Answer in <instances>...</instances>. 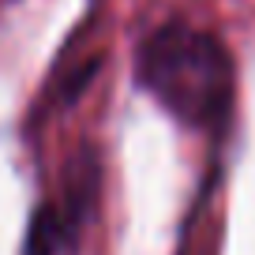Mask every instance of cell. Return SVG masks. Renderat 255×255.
<instances>
[{
    "label": "cell",
    "instance_id": "6da1fadb",
    "mask_svg": "<svg viewBox=\"0 0 255 255\" xmlns=\"http://www.w3.org/2000/svg\"><path fill=\"white\" fill-rule=\"evenodd\" d=\"M135 79L169 117L195 131H222L233 117V56L210 30L173 19L143 38Z\"/></svg>",
    "mask_w": 255,
    "mask_h": 255
},
{
    "label": "cell",
    "instance_id": "7a4b0ae2",
    "mask_svg": "<svg viewBox=\"0 0 255 255\" xmlns=\"http://www.w3.org/2000/svg\"><path fill=\"white\" fill-rule=\"evenodd\" d=\"M94 191H98V165L83 161L79 173L68 176L60 199L45 203L34 214L30 237H26V255H60L64 248H72L83 222H87V214H90Z\"/></svg>",
    "mask_w": 255,
    "mask_h": 255
}]
</instances>
